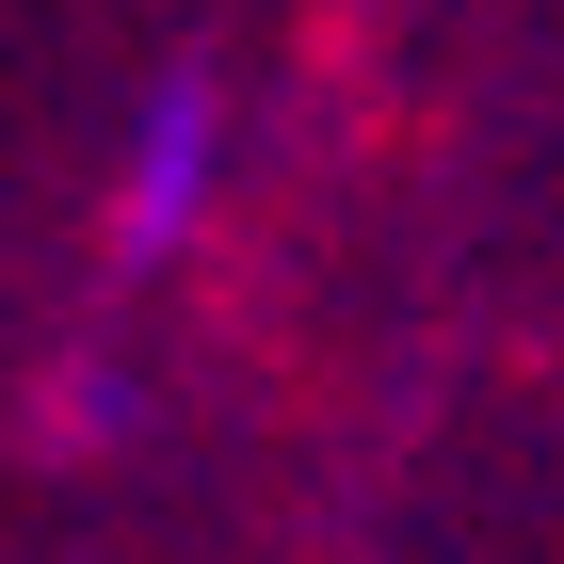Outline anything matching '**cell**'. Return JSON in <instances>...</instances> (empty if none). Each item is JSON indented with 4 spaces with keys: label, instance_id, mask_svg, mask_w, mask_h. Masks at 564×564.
<instances>
[{
    "label": "cell",
    "instance_id": "cell-1",
    "mask_svg": "<svg viewBox=\"0 0 564 564\" xmlns=\"http://www.w3.org/2000/svg\"><path fill=\"white\" fill-rule=\"evenodd\" d=\"M210 177H226V97H210V65H162L130 113V162H113V259H177Z\"/></svg>",
    "mask_w": 564,
    "mask_h": 564
}]
</instances>
